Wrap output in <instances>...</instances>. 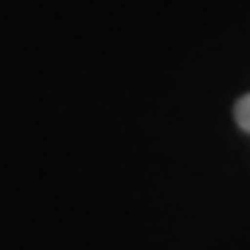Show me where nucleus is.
Masks as SVG:
<instances>
[{"label":"nucleus","instance_id":"obj_1","mask_svg":"<svg viewBox=\"0 0 250 250\" xmlns=\"http://www.w3.org/2000/svg\"><path fill=\"white\" fill-rule=\"evenodd\" d=\"M233 114H236V123H239L242 131H248L250 134V95H242V98L236 100Z\"/></svg>","mask_w":250,"mask_h":250}]
</instances>
